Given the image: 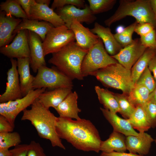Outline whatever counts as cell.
Masks as SVG:
<instances>
[{"label":"cell","instance_id":"obj_1","mask_svg":"<svg viewBox=\"0 0 156 156\" xmlns=\"http://www.w3.org/2000/svg\"><path fill=\"white\" fill-rule=\"evenodd\" d=\"M56 129L60 139L65 140L77 149L97 153L100 151L102 141L97 129L89 120L80 118L74 120L59 117Z\"/></svg>","mask_w":156,"mask_h":156},{"label":"cell","instance_id":"obj_2","mask_svg":"<svg viewBox=\"0 0 156 156\" xmlns=\"http://www.w3.org/2000/svg\"><path fill=\"white\" fill-rule=\"evenodd\" d=\"M37 98L31 105V108L23 111L21 120L30 121L41 138L48 140L53 147L63 149L66 148L56 129L57 117L45 107Z\"/></svg>","mask_w":156,"mask_h":156},{"label":"cell","instance_id":"obj_3","mask_svg":"<svg viewBox=\"0 0 156 156\" xmlns=\"http://www.w3.org/2000/svg\"><path fill=\"white\" fill-rule=\"evenodd\" d=\"M88 51L82 48L76 42H73L52 53L48 62L72 80H83V77L82 75L81 67Z\"/></svg>","mask_w":156,"mask_h":156},{"label":"cell","instance_id":"obj_4","mask_svg":"<svg viewBox=\"0 0 156 156\" xmlns=\"http://www.w3.org/2000/svg\"><path fill=\"white\" fill-rule=\"evenodd\" d=\"M128 16L134 18L138 23L152 25L156 31V18L151 9L150 0H121L114 14L104 21L109 27L113 23Z\"/></svg>","mask_w":156,"mask_h":156},{"label":"cell","instance_id":"obj_5","mask_svg":"<svg viewBox=\"0 0 156 156\" xmlns=\"http://www.w3.org/2000/svg\"><path fill=\"white\" fill-rule=\"evenodd\" d=\"M104 86L121 90L128 95L135 84L131 78V70L117 62L110 65L92 73Z\"/></svg>","mask_w":156,"mask_h":156},{"label":"cell","instance_id":"obj_6","mask_svg":"<svg viewBox=\"0 0 156 156\" xmlns=\"http://www.w3.org/2000/svg\"><path fill=\"white\" fill-rule=\"evenodd\" d=\"M117 62L108 54L99 38L98 42L88 50L83 59L81 67L82 75L83 77L91 75L99 69Z\"/></svg>","mask_w":156,"mask_h":156},{"label":"cell","instance_id":"obj_7","mask_svg":"<svg viewBox=\"0 0 156 156\" xmlns=\"http://www.w3.org/2000/svg\"><path fill=\"white\" fill-rule=\"evenodd\" d=\"M72 80L55 66L49 68L43 66L38 68L32 87L33 90L42 88L54 89L73 88Z\"/></svg>","mask_w":156,"mask_h":156},{"label":"cell","instance_id":"obj_8","mask_svg":"<svg viewBox=\"0 0 156 156\" xmlns=\"http://www.w3.org/2000/svg\"><path fill=\"white\" fill-rule=\"evenodd\" d=\"M46 88L37 89L30 91L21 98L0 103V115L4 116L15 127V119L18 115L31 105Z\"/></svg>","mask_w":156,"mask_h":156},{"label":"cell","instance_id":"obj_9","mask_svg":"<svg viewBox=\"0 0 156 156\" xmlns=\"http://www.w3.org/2000/svg\"><path fill=\"white\" fill-rule=\"evenodd\" d=\"M75 40L73 32L65 25L53 27L47 33L42 42L44 56L58 51Z\"/></svg>","mask_w":156,"mask_h":156},{"label":"cell","instance_id":"obj_10","mask_svg":"<svg viewBox=\"0 0 156 156\" xmlns=\"http://www.w3.org/2000/svg\"><path fill=\"white\" fill-rule=\"evenodd\" d=\"M56 13L63 20L65 25L69 29L74 20L81 23H85L89 25L93 23L96 19L89 5L86 4L82 9L74 5H68L56 9Z\"/></svg>","mask_w":156,"mask_h":156},{"label":"cell","instance_id":"obj_11","mask_svg":"<svg viewBox=\"0 0 156 156\" xmlns=\"http://www.w3.org/2000/svg\"><path fill=\"white\" fill-rule=\"evenodd\" d=\"M0 53L10 59L30 58L28 30L18 31L12 43L0 47Z\"/></svg>","mask_w":156,"mask_h":156},{"label":"cell","instance_id":"obj_12","mask_svg":"<svg viewBox=\"0 0 156 156\" xmlns=\"http://www.w3.org/2000/svg\"><path fill=\"white\" fill-rule=\"evenodd\" d=\"M146 48L142 44L140 38H136L112 57L125 68L131 70Z\"/></svg>","mask_w":156,"mask_h":156},{"label":"cell","instance_id":"obj_13","mask_svg":"<svg viewBox=\"0 0 156 156\" xmlns=\"http://www.w3.org/2000/svg\"><path fill=\"white\" fill-rule=\"evenodd\" d=\"M11 67L7 72L6 86L5 92L0 95V103L6 102L21 98L23 96L21 90L17 61L10 59Z\"/></svg>","mask_w":156,"mask_h":156},{"label":"cell","instance_id":"obj_14","mask_svg":"<svg viewBox=\"0 0 156 156\" xmlns=\"http://www.w3.org/2000/svg\"><path fill=\"white\" fill-rule=\"evenodd\" d=\"M28 38L30 53V66L33 72L36 73L40 67L46 65L42 41L39 35L29 30H28Z\"/></svg>","mask_w":156,"mask_h":156},{"label":"cell","instance_id":"obj_15","mask_svg":"<svg viewBox=\"0 0 156 156\" xmlns=\"http://www.w3.org/2000/svg\"><path fill=\"white\" fill-rule=\"evenodd\" d=\"M154 141V139L152 136L145 132H139L137 135H130L125 137L127 150L130 153L143 156L148 153Z\"/></svg>","mask_w":156,"mask_h":156},{"label":"cell","instance_id":"obj_16","mask_svg":"<svg viewBox=\"0 0 156 156\" xmlns=\"http://www.w3.org/2000/svg\"><path fill=\"white\" fill-rule=\"evenodd\" d=\"M70 29L74 34L77 44L82 48L89 50L99 41L97 35L76 20L73 21Z\"/></svg>","mask_w":156,"mask_h":156},{"label":"cell","instance_id":"obj_17","mask_svg":"<svg viewBox=\"0 0 156 156\" xmlns=\"http://www.w3.org/2000/svg\"><path fill=\"white\" fill-rule=\"evenodd\" d=\"M30 19L43 20L50 23L55 27L65 25L63 20L53 10L47 5L36 3L31 8Z\"/></svg>","mask_w":156,"mask_h":156},{"label":"cell","instance_id":"obj_18","mask_svg":"<svg viewBox=\"0 0 156 156\" xmlns=\"http://www.w3.org/2000/svg\"><path fill=\"white\" fill-rule=\"evenodd\" d=\"M91 31L102 40L105 49L111 56L118 53L123 47L117 42L109 27H105L95 22Z\"/></svg>","mask_w":156,"mask_h":156},{"label":"cell","instance_id":"obj_19","mask_svg":"<svg viewBox=\"0 0 156 156\" xmlns=\"http://www.w3.org/2000/svg\"><path fill=\"white\" fill-rule=\"evenodd\" d=\"M22 19L7 16L4 11H0V47L9 44L16 35L13 32Z\"/></svg>","mask_w":156,"mask_h":156},{"label":"cell","instance_id":"obj_20","mask_svg":"<svg viewBox=\"0 0 156 156\" xmlns=\"http://www.w3.org/2000/svg\"><path fill=\"white\" fill-rule=\"evenodd\" d=\"M100 109L104 116L112 126L113 131L120 133L125 136L130 135H137L136 132L127 119L122 118L109 110L101 107Z\"/></svg>","mask_w":156,"mask_h":156},{"label":"cell","instance_id":"obj_21","mask_svg":"<svg viewBox=\"0 0 156 156\" xmlns=\"http://www.w3.org/2000/svg\"><path fill=\"white\" fill-rule=\"evenodd\" d=\"M17 70L23 97L33 90L32 84L34 77L30 73L29 58L18 59Z\"/></svg>","mask_w":156,"mask_h":156},{"label":"cell","instance_id":"obj_22","mask_svg":"<svg viewBox=\"0 0 156 156\" xmlns=\"http://www.w3.org/2000/svg\"><path fill=\"white\" fill-rule=\"evenodd\" d=\"M77 93L71 92L55 109L59 115V117L74 118H80L79 113L81 110L78 107Z\"/></svg>","mask_w":156,"mask_h":156},{"label":"cell","instance_id":"obj_23","mask_svg":"<svg viewBox=\"0 0 156 156\" xmlns=\"http://www.w3.org/2000/svg\"><path fill=\"white\" fill-rule=\"evenodd\" d=\"M53 27L51 24L46 21L22 18L21 22L15 29L13 34L16 35L18 31L23 30H27L39 35L43 42L47 33Z\"/></svg>","mask_w":156,"mask_h":156},{"label":"cell","instance_id":"obj_24","mask_svg":"<svg viewBox=\"0 0 156 156\" xmlns=\"http://www.w3.org/2000/svg\"><path fill=\"white\" fill-rule=\"evenodd\" d=\"M72 88H59L49 91H45L38 97L41 104L48 109H54L65 99L72 91Z\"/></svg>","mask_w":156,"mask_h":156},{"label":"cell","instance_id":"obj_25","mask_svg":"<svg viewBox=\"0 0 156 156\" xmlns=\"http://www.w3.org/2000/svg\"><path fill=\"white\" fill-rule=\"evenodd\" d=\"M123 134L113 131L109 138L101 144L100 151L108 153L113 152H125L127 150L125 137Z\"/></svg>","mask_w":156,"mask_h":156},{"label":"cell","instance_id":"obj_26","mask_svg":"<svg viewBox=\"0 0 156 156\" xmlns=\"http://www.w3.org/2000/svg\"><path fill=\"white\" fill-rule=\"evenodd\" d=\"M156 55V49L147 48L132 67L131 70V78L135 84L139 77L148 66L152 59Z\"/></svg>","mask_w":156,"mask_h":156},{"label":"cell","instance_id":"obj_27","mask_svg":"<svg viewBox=\"0 0 156 156\" xmlns=\"http://www.w3.org/2000/svg\"><path fill=\"white\" fill-rule=\"evenodd\" d=\"M134 129L139 132H145L151 128L146 111L143 105H138L130 117L127 119Z\"/></svg>","mask_w":156,"mask_h":156},{"label":"cell","instance_id":"obj_28","mask_svg":"<svg viewBox=\"0 0 156 156\" xmlns=\"http://www.w3.org/2000/svg\"><path fill=\"white\" fill-rule=\"evenodd\" d=\"M94 89L98 99L100 103L103 105L104 108L112 113L119 112L118 105L113 92L98 86H96Z\"/></svg>","mask_w":156,"mask_h":156},{"label":"cell","instance_id":"obj_29","mask_svg":"<svg viewBox=\"0 0 156 156\" xmlns=\"http://www.w3.org/2000/svg\"><path fill=\"white\" fill-rule=\"evenodd\" d=\"M150 93L148 90L144 86L135 84L128 96L130 102L136 107L143 105L148 102Z\"/></svg>","mask_w":156,"mask_h":156},{"label":"cell","instance_id":"obj_30","mask_svg":"<svg viewBox=\"0 0 156 156\" xmlns=\"http://www.w3.org/2000/svg\"><path fill=\"white\" fill-rule=\"evenodd\" d=\"M0 11H4L7 16H14L29 19L27 15L16 0H7L0 5Z\"/></svg>","mask_w":156,"mask_h":156},{"label":"cell","instance_id":"obj_31","mask_svg":"<svg viewBox=\"0 0 156 156\" xmlns=\"http://www.w3.org/2000/svg\"><path fill=\"white\" fill-rule=\"evenodd\" d=\"M119 107V113L126 119H129L134 112L135 107L129 101L128 95L113 92Z\"/></svg>","mask_w":156,"mask_h":156},{"label":"cell","instance_id":"obj_32","mask_svg":"<svg viewBox=\"0 0 156 156\" xmlns=\"http://www.w3.org/2000/svg\"><path fill=\"white\" fill-rule=\"evenodd\" d=\"M21 142V136L17 132L0 133V150L15 147Z\"/></svg>","mask_w":156,"mask_h":156},{"label":"cell","instance_id":"obj_33","mask_svg":"<svg viewBox=\"0 0 156 156\" xmlns=\"http://www.w3.org/2000/svg\"><path fill=\"white\" fill-rule=\"evenodd\" d=\"M89 7L94 14L107 12L113 8L116 0H88Z\"/></svg>","mask_w":156,"mask_h":156},{"label":"cell","instance_id":"obj_34","mask_svg":"<svg viewBox=\"0 0 156 156\" xmlns=\"http://www.w3.org/2000/svg\"><path fill=\"white\" fill-rule=\"evenodd\" d=\"M138 23L136 21L125 27L121 33L114 34L116 40L123 48L129 44L133 41L132 36Z\"/></svg>","mask_w":156,"mask_h":156},{"label":"cell","instance_id":"obj_35","mask_svg":"<svg viewBox=\"0 0 156 156\" xmlns=\"http://www.w3.org/2000/svg\"><path fill=\"white\" fill-rule=\"evenodd\" d=\"M135 84L144 86L148 90L150 93L153 90L156 86V81L148 66L142 73Z\"/></svg>","mask_w":156,"mask_h":156},{"label":"cell","instance_id":"obj_36","mask_svg":"<svg viewBox=\"0 0 156 156\" xmlns=\"http://www.w3.org/2000/svg\"><path fill=\"white\" fill-rule=\"evenodd\" d=\"M86 5L84 0H54L51 8L54 10L60 9L66 6L73 5L79 8H83Z\"/></svg>","mask_w":156,"mask_h":156},{"label":"cell","instance_id":"obj_37","mask_svg":"<svg viewBox=\"0 0 156 156\" xmlns=\"http://www.w3.org/2000/svg\"><path fill=\"white\" fill-rule=\"evenodd\" d=\"M146 111L151 128L156 127V103L148 101L143 105Z\"/></svg>","mask_w":156,"mask_h":156},{"label":"cell","instance_id":"obj_38","mask_svg":"<svg viewBox=\"0 0 156 156\" xmlns=\"http://www.w3.org/2000/svg\"><path fill=\"white\" fill-rule=\"evenodd\" d=\"M142 44L146 48L156 49V31L154 29L147 35L140 38Z\"/></svg>","mask_w":156,"mask_h":156},{"label":"cell","instance_id":"obj_39","mask_svg":"<svg viewBox=\"0 0 156 156\" xmlns=\"http://www.w3.org/2000/svg\"><path fill=\"white\" fill-rule=\"evenodd\" d=\"M27 156H47L42 147L38 142L31 141L29 144Z\"/></svg>","mask_w":156,"mask_h":156},{"label":"cell","instance_id":"obj_40","mask_svg":"<svg viewBox=\"0 0 156 156\" xmlns=\"http://www.w3.org/2000/svg\"><path fill=\"white\" fill-rule=\"evenodd\" d=\"M155 29L153 26L147 23H138L135 30V32L140 37L147 35Z\"/></svg>","mask_w":156,"mask_h":156},{"label":"cell","instance_id":"obj_41","mask_svg":"<svg viewBox=\"0 0 156 156\" xmlns=\"http://www.w3.org/2000/svg\"><path fill=\"white\" fill-rule=\"evenodd\" d=\"M29 144H19L10 150L11 156H27Z\"/></svg>","mask_w":156,"mask_h":156},{"label":"cell","instance_id":"obj_42","mask_svg":"<svg viewBox=\"0 0 156 156\" xmlns=\"http://www.w3.org/2000/svg\"><path fill=\"white\" fill-rule=\"evenodd\" d=\"M14 128L4 116L0 115V133L13 132Z\"/></svg>","mask_w":156,"mask_h":156},{"label":"cell","instance_id":"obj_43","mask_svg":"<svg viewBox=\"0 0 156 156\" xmlns=\"http://www.w3.org/2000/svg\"><path fill=\"white\" fill-rule=\"evenodd\" d=\"M22 7L30 19V11L32 6L36 3L35 0H16Z\"/></svg>","mask_w":156,"mask_h":156},{"label":"cell","instance_id":"obj_44","mask_svg":"<svg viewBox=\"0 0 156 156\" xmlns=\"http://www.w3.org/2000/svg\"><path fill=\"white\" fill-rule=\"evenodd\" d=\"M100 156H144L138 155L137 154L129 152L119 153L116 152H113L110 153H102Z\"/></svg>","mask_w":156,"mask_h":156},{"label":"cell","instance_id":"obj_45","mask_svg":"<svg viewBox=\"0 0 156 156\" xmlns=\"http://www.w3.org/2000/svg\"><path fill=\"white\" fill-rule=\"evenodd\" d=\"M148 67L153 74V77L156 81V55H155L149 63Z\"/></svg>","mask_w":156,"mask_h":156},{"label":"cell","instance_id":"obj_46","mask_svg":"<svg viewBox=\"0 0 156 156\" xmlns=\"http://www.w3.org/2000/svg\"><path fill=\"white\" fill-rule=\"evenodd\" d=\"M148 101L156 103V86L150 94Z\"/></svg>","mask_w":156,"mask_h":156},{"label":"cell","instance_id":"obj_47","mask_svg":"<svg viewBox=\"0 0 156 156\" xmlns=\"http://www.w3.org/2000/svg\"><path fill=\"white\" fill-rule=\"evenodd\" d=\"M151 9L156 18V0H150Z\"/></svg>","mask_w":156,"mask_h":156},{"label":"cell","instance_id":"obj_48","mask_svg":"<svg viewBox=\"0 0 156 156\" xmlns=\"http://www.w3.org/2000/svg\"><path fill=\"white\" fill-rule=\"evenodd\" d=\"M0 156H11L10 150L9 149L0 150Z\"/></svg>","mask_w":156,"mask_h":156},{"label":"cell","instance_id":"obj_49","mask_svg":"<svg viewBox=\"0 0 156 156\" xmlns=\"http://www.w3.org/2000/svg\"><path fill=\"white\" fill-rule=\"evenodd\" d=\"M36 3L38 4L46 5L48 6L50 3L51 0H35Z\"/></svg>","mask_w":156,"mask_h":156},{"label":"cell","instance_id":"obj_50","mask_svg":"<svg viewBox=\"0 0 156 156\" xmlns=\"http://www.w3.org/2000/svg\"><path fill=\"white\" fill-rule=\"evenodd\" d=\"M125 28L122 25H119L117 27L116 31V34H120L124 30Z\"/></svg>","mask_w":156,"mask_h":156},{"label":"cell","instance_id":"obj_51","mask_svg":"<svg viewBox=\"0 0 156 156\" xmlns=\"http://www.w3.org/2000/svg\"><path fill=\"white\" fill-rule=\"evenodd\" d=\"M154 142L155 143V144H156V137L155 138V139H154Z\"/></svg>","mask_w":156,"mask_h":156}]
</instances>
